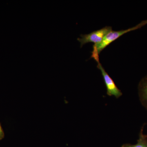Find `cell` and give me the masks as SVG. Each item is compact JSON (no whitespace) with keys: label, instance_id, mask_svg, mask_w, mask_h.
<instances>
[{"label":"cell","instance_id":"obj_1","mask_svg":"<svg viewBox=\"0 0 147 147\" xmlns=\"http://www.w3.org/2000/svg\"><path fill=\"white\" fill-rule=\"evenodd\" d=\"M147 24V20L142 21L141 23L133 28L127 29V30H121L119 31H111L102 40L101 42L99 43L95 44L93 46V50L92 52V55L91 57L93 58L97 62H99V55L102 50L110 44L111 42L115 41L122 35L131 31L140 28Z\"/></svg>","mask_w":147,"mask_h":147},{"label":"cell","instance_id":"obj_2","mask_svg":"<svg viewBox=\"0 0 147 147\" xmlns=\"http://www.w3.org/2000/svg\"><path fill=\"white\" fill-rule=\"evenodd\" d=\"M111 31L112 27L106 26L89 34L81 35L82 38H78L77 40L81 43V47L88 42H93L96 44L101 42L104 37Z\"/></svg>","mask_w":147,"mask_h":147},{"label":"cell","instance_id":"obj_3","mask_svg":"<svg viewBox=\"0 0 147 147\" xmlns=\"http://www.w3.org/2000/svg\"><path fill=\"white\" fill-rule=\"evenodd\" d=\"M97 63L98 68L101 71L106 86L107 94L109 96H114L116 98H119L122 95V93L117 86L113 79L105 71L100 62Z\"/></svg>","mask_w":147,"mask_h":147},{"label":"cell","instance_id":"obj_4","mask_svg":"<svg viewBox=\"0 0 147 147\" xmlns=\"http://www.w3.org/2000/svg\"><path fill=\"white\" fill-rule=\"evenodd\" d=\"M138 90L141 103L147 110V76L140 81L138 86Z\"/></svg>","mask_w":147,"mask_h":147},{"label":"cell","instance_id":"obj_5","mask_svg":"<svg viewBox=\"0 0 147 147\" xmlns=\"http://www.w3.org/2000/svg\"><path fill=\"white\" fill-rule=\"evenodd\" d=\"M145 124H144L141 128L139 134V139L137 140L136 144H124L121 147H147V134H144L143 133V130Z\"/></svg>","mask_w":147,"mask_h":147},{"label":"cell","instance_id":"obj_6","mask_svg":"<svg viewBox=\"0 0 147 147\" xmlns=\"http://www.w3.org/2000/svg\"><path fill=\"white\" fill-rule=\"evenodd\" d=\"M5 137V133L0 123V141L2 140Z\"/></svg>","mask_w":147,"mask_h":147}]
</instances>
